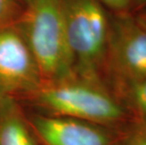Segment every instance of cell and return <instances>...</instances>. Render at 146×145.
I'll return each mask as SVG.
<instances>
[{
    "label": "cell",
    "mask_w": 146,
    "mask_h": 145,
    "mask_svg": "<svg viewBox=\"0 0 146 145\" xmlns=\"http://www.w3.org/2000/svg\"><path fill=\"white\" fill-rule=\"evenodd\" d=\"M123 86L132 107L146 124V77L128 82Z\"/></svg>",
    "instance_id": "8"
},
{
    "label": "cell",
    "mask_w": 146,
    "mask_h": 145,
    "mask_svg": "<svg viewBox=\"0 0 146 145\" xmlns=\"http://www.w3.org/2000/svg\"><path fill=\"white\" fill-rule=\"evenodd\" d=\"M107 72L121 85L146 77V30L131 13L110 16Z\"/></svg>",
    "instance_id": "4"
},
{
    "label": "cell",
    "mask_w": 146,
    "mask_h": 145,
    "mask_svg": "<svg viewBox=\"0 0 146 145\" xmlns=\"http://www.w3.org/2000/svg\"><path fill=\"white\" fill-rule=\"evenodd\" d=\"M107 11L114 15L131 13L134 0H98Z\"/></svg>",
    "instance_id": "10"
},
{
    "label": "cell",
    "mask_w": 146,
    "mask_h": 145,
    "mask_svg": "<svg viewBox=\"0 0 146 145\" xmlns=\"http://www.w3.org/2000/svg\"><path fill=\"white\" fill-rule=\"evenodd\" d=\"M0 145H37L16 98L0 95Z\"/></svg>",
    "instance_id": "7"
},
{
    "label": "cell",
    "mask_w": 146,
    "mask_h": 145,
    "mask_svg": "<svg viewBox=\"0 0 146 145\" xmlns=\"http://www.w3.org/2000/svg\"><path fill=\"white\" fill-rule=\"evenodd\" d=\"M17 26L35 58L42 83L58 81L76 73L62 0H32L25 7Z\"/></svg>",
    "instance_id": "2"
},
{
    "label": "cell",
    "mask_w": 146,
    "mask_h": 145,
    "mask_svg": "<svg viewBox=\"0 0 146 145\" xmlns=\"http://www.w3.org/2000/svg\"><path fill=\"white\" fill-rule=\"evenodd\" d=\"M62 8L76 73L101 81L106 72L110 15L98 0H62Z\"/></svg>",
    "instance_id": "3"
},
{
    "label": "cell",
    "mask_w": 146,
    "mask_h": 145,
    "mask_svg": "<svg viewBox=\"0 0 146 145\" xmlns=\"http://www.w3.org/2000/svg\"><path fill=\"white\" fill-rule=\"evenodd\" d=\"M36 138L42 145H114L107 126L80 120L35 113L27 118Z\"/></svg>",
    "instance_id": "6"
},
{
    "label": "cell",
    "mask_w": 146,
    "mask_h": 145,
    "mask_svg": "<svg viewBox=\"0 0 146 145\" xmlns=\"http://www.w3.org/2000/svg\"><path fill=\"white\" fill-rule=\"evenodd\" d=\"M27 99L41 113L108 126L123 121L126 113L101 81L74 73L55 82L42 83Z\"/></svg>",
    "instance_id": "1"
},
{
    "label": "cell",
    "mask_w": 146,
    "mask_h": 145,
    "mask_svg": "<svg viewBox=\"0 0 146 145\" xmlns=\"http://www.w3.org/2000/svg\"><path fill=\"white\" fill-rule=\"evenodd\" d=\"M145 6H146V0H134V4H133L131 13H134V12L138 11L141 9L144 8Z\"/></svg>",
    "instance_id": "13"
},
{
    "label": "cell",
    "mask_w": 146,
    "mask_h": 145,
    "mask_svg": "<svg viewBox=\"0 0 146 145\" xmlns=\"http://www.w3.org/2000/svg\"><path fill=\"white\" fill-rule=\"evenodd\" d=\"M42 84L38 66L17 24L0 29V95L27 96Z\"/></svg>",
    "instance_id": "5"
},
{
    "label": "cell",
    "mask_w": 146,
    "mask_h": 145,
    "mask_svg": "<svg viewBox=\"0 0 146 145\" xmlns=\"http://www.w3.org/2000/svg\"><path fill=\"white\" fill-rule=\"evenodd\" d=\"M24 10L21 0H0V29L17 24Z\"/></svg>",
    "instance_id": "9"
},
{
    "label": "cell",
    "mask_w": 146,
    "mask_h": 145,
    "mask_svg": "<svg viewBox=\"0 0 146 145\" xmlns=\"http://www.w3.org/2000/svg\"><path fill=\"white\" fill-rule=\"evenodd\" d=\"M133 15V17L135 18L136 22L141 26L142 28H144L146 30V6L144 8L141 9L138 11L131 13Z\"/></svg>",
    "instance_id": "12"
},
{
    "label": "cell",
    "mask_w": 146,
    "mask_h": 145,
    "mask_svg": "<svg viewBox=\"0 0 146 145\" xmlns=\"http://www.w3.org/2000/svg\"><path fill=\"white\" fill-rule=\"evenodd\" d=\"M126 145H146V124L129 138Z\"/></svg>",
    "instance_id": "11"
},
{
    "label": "cell",
    "mask_w": 146,
    "mask_h": 145,
    "mask_svg": "<svg viewBox=\"0 0 146 145\" xmlns=\"http://www.w3.org/2000/svg\"><path fill=\"white\" fill-rule=\"evenodd\" d=\"M21 1H22V3H23V4H24L25 7H26V6L29 5V3L32 1V0H21Z\"/></svg>",
    "instance_id": "14"
}]
</instances>
